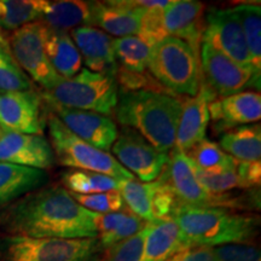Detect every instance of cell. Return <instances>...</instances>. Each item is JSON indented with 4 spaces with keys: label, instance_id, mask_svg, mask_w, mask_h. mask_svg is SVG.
Returning a JSON list of instances; mask_svg holds the SVG:
<instances>
[{
    "label": "cell",
    "instance_id": "cell-1",
    "mask_svg": "<svg viewBox=\"0 0 261 261\" xmlns=\"http://www.w3.org/2000/svg\"><path fill=\"white\" fill-rule=\"evenodd\" d=\"M97 215L77 203L64 187L51 185L9 204L0 214V224L10 236L97 238Z\"/></svg>",
    "mask_w": 261,
    "mask_h": 261
},
{
    "label": "cell",
    "instance_id": "cell-2",
    "mask_svg": "<svg viewBox=\"0 0 261 261\" xmlns=\"http://www.w3.org/2000/svg\"><path fill=\"white\" fill-rule=\"evenodd\" d=\"M182 102L162 91H126L119 89L116 120L137 130L161 152L174 148Z\"/></svg>",
    "mask_w": 261,
    "mask_h": 261
},
{
    "label": "cell",
    "instance_id": "cell-3",
    "mask_svg": "<svg viewBox=\"0 0 261 261\" xmlns=\"http://www.w3.org/2000/svg\"><path fill=\"white\" fill-rule=\"evenodd\" d=\"M172 219L189 246L214 248L225 244L246 243L256 236L259 217L240 214L215 207L177 204Z\"/></svg>",
    "mask_w": 261,
    "mask_h": 261
},
{
    "label": "cell",
    "instance_id": "cell-4",
    "mask_svg": "<svg viewBox=\"0 0 261 261\" xmlns=\"http://www.w3.org/2000/svg\"><path fill=\"white\" fill-rule=\"evenodd\" d=\"M148 69L161 86L175 94L194 97L203 83L198 54L175 37H167L151 47Z\"/></svg>",
    "mask_w": 261,
    "mask_h": 261
},
{
    "label": "cell",
    "instance_id": "cell-5",
    "mask_svg": "<svg viewBox=\"0 0 261 261\" xmlns=\"http://www.w3.org/2000/svg\"><path fill=\"white\" fill-rule=\"evenodd\" d=\"M117 94L116 75L93 73L84 68L71 79L62 77L51 90L42 93V99L109 116L115 110Z\"/></svg>",
    "mask_w": 261,
    "mask_h": 261
},
{
    "label": "cell",
    "instance_id": "cell-6",
    "mask_svg": "<svg viewBox=\"0 0 261 261\" xmlns=\"http://www.w3.org/2000/svg\"><path fill=\"white\" fill-rule=\"evenodd\" d=\"M98 238H35L8 236L0 241V261H98Z\"/></svg>",
    "mask_w": 261,
    "mask_h": 261
},
{
    "label": "cell",
    "instance_id": "cell-7",
    "mask_svg": "<svg viewBox=\"0 0 261 261\" xmlns=\"http://www.w3.org/2000/svg\"><path fill=\"white\" fill-rule=\"evenodd\" d=\"M46 122L55 159H57L61 165L80 171L100 173L116 180H129L135 178L113 155L80 139L52 113H48Z\"/></svg>",
    "mask_w": 261,
    "mask_h": 261
},
{
    "label": "cell",
    "instance_id": "cell-8",
    "mask_svg": "<svg viewBox=\"0 0 261 261\" xmlns=\"http://www.w3.org/2000/svg\"><path fill=\"white\" fill-rule=\"evenodd\" d=\"M45 29L46 27L41 22L23 25L12 32L8 44L10 54L18 67L48 91L62 77L52 68L45 52Z\"/></svg>",
    "mask_w": 261,
    "mask_h": 261
},
{
    "label": "cell",
    "instance_id": "cell-9",
    "mask_svg": "<svg viewBox=\"0 0 261 261\" xmlns=\"http://www.w3.org/2000/svg\"><path fill=\"white\" fill-rule=\"evenodd\" d=\"M159 180L171 190L179 204L226 210L237 205L233 198L226 195H212L205 191L196 179L187 154L177 148H173L168 154V162Z\"/></svg>",
    "mask_w": 261,
    "mask_h": 261
},
{
    "label": "cell",
    "instance_id": "cell-10",
    "mask_svg": "<svg viewBox=\"0 0 261 261\" xmlns=\"http://www.w3.org/2000/svg\"><path fill=\"white\" fill-rule=\"evenodd\" d=\"M200 52L203 83L217 96L227 97L242 92L246 87H260V75L237 64L203 39L201 41Z\"/></svg>",
    "mask_w": 261,
    "mask_h": 261
},
{
    "label": "cell",
    "instance_id": "cell-11",
    "mask_svg": "<svg viewBox=\"0 0 261 261\" xmlns=\"http://www.w3.org/2000/svg\"><path fill=\"white\" fill-rule=\"evenodd\" d=\"M112 151L116 161L142 182L155 181L168 162V152H161L128 127H123L117 135Z\"/></svg>",
    "mask_w": 261,
    "mask_h": 261
},
{
    "label": "cell",
    "instance_id": "cell-12",
    "mask_svg": "<svg viewBox=\"0 0 261 261\" xmlns=\"http://www.w3.org/2000/svg\"><path fill=\"white\" fill-rule=\"evenodd\" d=\"M202 39L237 64L254 71L243 29L231 9H211L208 11Z\"/></svg>",
    "mask_w": 261,
    "mask_h": 261
},
{
    "label": "cell",
    "instance_id": "cell-13",
    "mask_svg": "<svg viewBox=\"0 0 261 261\" xmlns=\"http://www.w3.org/2000/svg\"><path fill=\"white\" fill-rule=\"evenodd\" d=\"M45 102L50 108V112L75 136L102 151L108 152V150L112 149L119 129L115 121L109 116L65 108L51 100Z\"/></svg>",
    "mask_w": 261,
    "mask_h": 261
},
{
    "label": "cell",
    "instance_id": "cell-14",
    "mask_svg": "<svg viewBox=\"0 0 261 261\" xmlns=\"http://www.w3.org/2000/svg\"><path fill=\"white\" fill-rule=\"evenodd\" d=\"M55 160L51 144L42 136L3 129L0 136V162L46 171L54 166Z\"/></svg>",
    "mask_w": 261,
    "mask_h": 261
},
{
    "label": "cell",
    "instance_id": "cell-15",
    "mask_svg": "<svg viewBox=\"0 0 261 261\" xmlns=\"http://www.w3.org/2000/svg\"><path fill=\"white\" fill-rule=\"evenodd\" d=\"M0 127L12 132L41 136V98L33 90L0 93Z\"/></svg>",
    "mask_w": 261,
    "mask_h": 261
},
{
    "label": "cell",
    "instance_id": "cell-16",
    "mask_svg": "<svg viewBox=\"0 0 261 261\" xmlns=\"http://www.w3.org/2000/svg\"><path fill=\"white\" fill-rule=\"evenodd\" d=\"M214 99H217V94L202 83L198 93L182 102L174 148L188 154L205 139L207 127L211 121L210 104Z\"/></svg>",
    "mask_w": 261,
    "mask_h": 261
},
{
    "label": "cell",
    "instance_id": "cell-17",
    "mask_svg": "<svg viewBox=\"0 0 261 261\" xmlns=\"http://www.w3.org/2000/svg\"><path fill=\"white\" fill-rule=\"evenodd\" d=\"M145 11V8H140L130 0L91 2V24L99 27L108 35L130 37L139 33Z\"/></svg>",
    "mask_w": 261,
    "mask_h": 261
},
{
    "label": "cell",
    "instance_id": "cell-18",
    "mask_svg": "<svg viewBox=\"0 0 261 261\" xmlns=\"http://www.w3.org/2000/svg\"><path fill=\"white\" fill-rule=\"evenodd\" d=\"M211 120L215 129L228 130L259 121L261 117V96L259 92L242 91L240 93L214 99L210 104Z\"/></svg>",
    "mask_w": 261,
    "mask_h": 261
},
{
    "label": "cell",
    "instance_id": "cell-19",
    "mask_svg": "<svg viewBox=\"0 0 261 261\" xmlns=\"http://www.w3.org/2000/svg\"><path fill=\"white\" fill-rule=\"evenodd\" d=\"M204 5L195 0H175L163 9V25L168 37L188 42L198 54L203 37Z\"/></svg>",
    "mask_w": 261,
    "mask_h": 261
},
{
    "label": "cell",
    "instance_id": "cell-20",
    "mask_svg": "<svg viewBox=\"0 0 261 261\" xmlns=\"http://www.w3.org/2000/svg\"><path fill=\"white\" fill-rule=\"evenodd\" d=\"M70 34L89 70L116 75L119 67L114 54V39L110 35L91 25L75 28Z\"/></svg>",
    "mask_w": 261,
    "mask_h": 261
},
{
    "label": "cell",
    "instance_id": "cell-21",
    "mask_svg": "<svg viewBox=\"0 0 261 261\" xmlns=\"http://www.w3.org/2000/svg\"><path fill=\"white\" fill-rule=\"evenodd\" d=\"M188 247L191 246L185 242L172 218L146 223L142 261H166Z\"/></svg>",
    "mask_w": 261,
    "mask_h": 261
},
{
    "label": "cell",
    "instance_id": "cell-22",
    "mask_svg": "<svg viewBox=\"0 0 261 261\" xmlns=\"http://www.w3.org/2000/svg\"><path fill=\"white\" fill-rule=\"evenodd\" d=\"M46 171L0 162V207L38 190L47 182Z\"/></svg>",
    "mask_w": 261,
    "mask_h": 261
},
{
    "label": "cell",
    "instance_id": "cell-23",
    "mask_svg": "<svg viewBox=\"0 0 261 261\" xmlns=\"http://www.w3.org/2000/svg\"><path fill=\"white\" fill-rule=\"evenodd\" d=\"M39 22L48 29L63 33L83 27L84 24H91V2H46Z\"/></svg>",
    "mask_w": 261,
    "mask_h": 261
},
{
    "label": "cell",
    "instance_id": "cell-24",
    "mask_svg": "<svg viewBox=\"0 0 261 261\" xmlns=\"http://www.w3.org/2000/svg\"><path fill=\"white\" fill-rule=\"evenodd\" d=\"M45 52L55 71L63 79H71L81 70L83 60L68 33L45 29Z\"/></svg>",
    "mask_w": 261,
    "mask_h": 261
},
{
    "label": "cell",
    "instance_id": "cell-25",
    "mask_svg": "<svg viewBox=\"0 0 261 261\" xmlns=\"http://www.w3.org/2000/svg\"><path fill=\"white\" fill-rule=\"evenodd\" d=\"M220 148L238 162L260 161L261 128L260 123L236 127L220 138Z\"/></svg>",
    "mask_w": 261,
    "mask_h": 261
},
{
    "label": "cell",
    "instance_id": "cell-26",
    "mask_svg": "<svg viewBox=\"0 0 261 261\" xmlns=\"http://www.w3.org/2000/svg\"><path fill=\"white\" fill-rule=\"evenodd\" d=\"M156 190V180L151 182H142L136 178L120 181L119 191L125 202V205L133 214L144 220L145 223L155 221L152 201Z\"/></svg>",
    "mask_w": 261,
    "mask_h": 261
},
{
    "label": "cell",
    "instance_id": "cell-27",
    "mask_svg": "<svg viewBox=\"0 0 261 261\" xmlns=\"http://www.w3.org/2000/svg\"><path fill=\"white\" fill-rule=\"evenodd\" d=\"M240 21L246 37L252 65L255 73L261 70V8L259 4H240L231 8Z\"/></svg>",
    "mask_w": 261,
    "mask_h": 261
},
{
    "label": "cell",
    "instance_id": "cell-28",
    "mask_svg": "<svg viewBox=\"0 0 261 261\" xmlns=\"http://www.w3.org/2000/svg\"><path fill=\"white\" fill-rule=\"evenodd\" d=\"M46 0H0V27L16 31L40 21Z\"/></svg>",
    "mask_w": 261,
    "mask_h": 261
},
{
    "label": "cell",
    "instance_id": "cell-29",
    "mask_svg": "<svg viewBox=\"0 0 261 261\" xmlns=\"http://www.w3.org/2000/svg\"><path fill=\"white\" fill-rule=\"evenodd\" d=\"M187 156L196 167L210 173L236 171L237 160L227 155L217 143L204 139L188 152Z\"/></svg>",
    "mask_w": 261,
    "mask_h": 261
},
{
    "label": "cell",
    "instance_id": "cell-30",
    "mask_svg": "<svg viewBox=\"0 0 261 261\" xmlns=\"http://www.w3.org/2000/svg\"><path fill=\"white\" fill-rule=\"evenodd\" d=\"M62 180L68 191L77 195H93L110 190H119L120 181H121L100 173L80 171V169H71L65 172Z\"/></svg>",
    "mask_w": 261,
    "mask_h": 261
},
{
    "label": "cell",
    "instance_id": "cell-31",
    "mask_svg": "<svg viewBox=\"0 0 261 261\" xmlns=\"http://www.w3.org/2000/svg\"><path fill=\"white\" fill-rule=\"evenodd\" d=\"M113 46L115 58L121 63L122 69L135 73L146 70L151 47L138 35L114 39Z\"/></svg>",
    "mask_w": 261,
    "mask_h": 261
},
{
    "label": "cell",
    "instance_id": "cell-32",
    "mask_svg": "<svg viewBox=\"0 0 261 261\" xmlns=\"http://www.w3.org/2000/svg\"><path fill=\"white\" fill-rule=\"evenodd\" d=\"M32 91V84L10 52H0V93Z\"/></svg>",
    "mask_w": 261,
    "mask_h": 261
},
{
    "label": "cell",
    "instance_id": "cell-33",
    "mask_svg": "<svg viewBox=\"0 0 261 261\" xmlns=\"http://www.w3.org/2000/svg\"><path fill=\"white\" fill-rule=\"evenodd\" d=\"M145 233L146 225L135 236L106 248L98 261H142Z\"/></svg>",
    "mask_w": 261,
    "mask_h": 261
},
{
    "label": "cell",
    "instance_id": "cell-34",
    "mask_svg": "<svg viewBox=\"0 0 261 261\" xmlns=\"http://www.w3.org/2000/svg\"><path fill=\"white\" fill-rule=\"evenodd\" d=\"M71 196L80 205L97 214L115 213L125 208V202L119 190H110L93 195L71 194Z\"/></svg>",
    "mask_w": 261,
    "mask_h": 261
},
{
    "label": "cell",
    "instance_id": "cell-35",
    "mask_svg": "<svg viewBox=\"0 0 261 261\" xmlns=\"http://www.w3.org/2000/svg\"><path fill=\"white\" fill-rule=\"evenodd\" d=\"M191 166L192 169H194L196 179L200 182L201 187L212 195H225V192L232 190V189L242 188V184H241L236 171L210 173L196 167L192 162Z\"/></svg>",
    "mask_w": 261,
    "mask_h": 261
},
{
    "label": "cell",
    "instance_id": "cell-36",
    "mask_svg": "<svg viewBox=\"0 0 261 261\" xmlns=\"http://www.w3.org/2000/svg\"><path fill=\"white\" fill-rule=\"evenodd\" d=\"M138 37L143 39L150 47L168 37L163 25V9L151 8L146 9L140 21Z\"/></svg>",
    "mask_w": 261,
    "mask_h": 261
},
{
    "label": "cell",
    "instance_id": "cell-37",
    "mask_svg": "<svg viewBox=\"0 0 261 261\" xmlns=\"http://www.w3.org/2000/svg\"><path fill=\"white\" fill-rule=\"evenodd\" d=\"M145 225L146 223L144 220H142L133 213L126 212L123 219L112 231L100 234L97 238L99 240L100 244H102L103 249H106V248L113 246V244L121 242L126 238L135 236V234L140 232L145 227Z\"/></svg>",
    "mask_w": 261,
    "mask_h": 261
},
{
    "label": "cell",
    "instance_id": "cell-38",
    "mask_svg": "<svg viewBox=\"0 0 261 261\" xmlns=\"http://www.w3.org/2000/svg\"><path fill=\"white\" fill-rule=\"evenodd\" d=\"M212 250L217 261H261L259 248L246 243L225 244Z\"/></svg>",
    "mask_w": 261,
    "mask_h": 261
},
{
    "label": "cell",
    "instance_id": "cell-39",
    "mask_svg": "<svg viewBox=\"0 0 261 261\" xmlns=\"http://www.w3.org/2000/svg\"><path fill=\"white\" fill-rule=\"evenodd\" d=\"M236 173L242 184V189L259 187L261 181V162H238Z\"/></svg>",
    "mask_w": 261,
    "mask_h": 261
},
{
    "label": "cell",
    "instance_id": "cell-40",
    "mask_svg": "<svg viewBox=\"0 0 261 261\" xmlns=\"http://www.w3.org/2000/svg\"><path fill=\"white\" fill-rule=\"evenodd\" d=\"M166 261H217V259L212 248L191 246L184 248Z\"/></svg>",
    "mask_w": 261,
    "mask_h": 261
},
{
    "label": "cell",
    "instance_id": "cell-41",
    "mask_svg": "<svg viewBox=\"0 0 261 261\" xmlns=\"http://www.w3.org/2000/svg\"><path fill=\"white\" fill-rule=\"evenodd\" d=\"M0 52H10L8 38L4 35V32H3L2 27H0Z\"/></svg>",
    "mask_w": 261,
    "mask_h": 261
},
{
    "label": "cell",
    "instance_id": "cell-42",
    "mask_svg": "<svg viewBox=\"0 0 261 261\" xmlns=\"http://www.w3.org/2000/svg\"><path fill=\"white\" fill-rule=\"evenodd\" d=\"M2 132H3V129H2V127H0V136H2Z\"/></svg>",
    "mask_w": 261,
    "mask_h": 261
}]
</instances>
